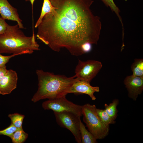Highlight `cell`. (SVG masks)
Listing matches in <instances>:
<instances>
[{"instance_id": "obj_3", "label": "cell", "mask_w": 143, "mask_h": 143, "mask_svg": "<svg viewBox=\"0 0 143 143\" xmlns=\"http://www.w3.org/2000/svg\"><path fill=\"white\" fill-rule=\"evenodd\" d=\"M40 50L35 35L26 36L17 24H8L5 32L0 34V54H31Z\"/></svg>"}, {"instance_id": "obj_18", "label": "cell", "mask_w": 143, "mask_h": 143, "mask_svg": "<svg viewBox=\"0 0 143 143\" xmlns=\"http://www.w3.org/2000/svg\"><path fill=\"white\" fill-rule=\"evenodd\" d=\"M8 117L10 119L11 124L18 129L22 128L23 120L25 117L24 115L18 113L10 114Z\"/></svg>"}, {"instance_id": "obj_5", "label": "cell", "mask_w": 143, "mask_h": 143, "mask_svg": "<svg viewBox=\"0 0 143 143\" xmlns=\"http://www.w3.org/2000/svg\"><path fill=\"white\" fill-rule=\"evenodd\" d=\"M82 106L68 100L66 97L48 99L42 104L45 110H51L56 112H70L80 117L82 116Z\"/></svg>"}, {"instance_id": "obj_14", "label": "cell", "mask_w": 143, "mask_h": 143, "mask_svg": "<svg viewBox=\"0 0 143 143\" xmlns=\"http://www.w3.org/2000/svg\"><path fill=\"white\" fill-rule=\"evenodd\" d=\"M119 103V100L116 99H114L109 105L106 104L104 105V110L114 120H115L117 117L118 110L117 107Z\"/></svg>"}, {"instance_id": "obj_23", "label": "cell", "mask_w": 143, "mask_h": 143, "mask_svg": "<svg viewBox=\"0 0 143 143\" xmlns=\"http://www.w3.org/2000/svg\"><path fill=\"white\" fill-rule=\"evenodd\" d=\"M7 71L6 65L0 66V81L4 77Z\"/></svg>"}, {"instance_id": "obj_10", "label": "cell", "mask_w": 143, "mask_h": 143, "mask_svg": "<svg viewBox=\"0 0 143 143\" xmlns=\"http://www.w3.org/2000/svg\"><path fill=\"white\" fill-rule=\"evenodd\" d=\"M0 14L4 19L16 21L20 28H24L17 9L12 6L7 0H0Z\"/></svg>"}, {"instance_id": "obj_21", "label": "cell", "mask_w": 143, "mask_h": 143, "mask_svg": "<svg viewBox=\"0 0 143 143\" xmlns=\"http://www.w3.org/2000/svg\"><path fill=\"white\" fill-rule=\"evenodd\" d=\"M16 55H17L12 54L10 55L5 56L2 55L0 53V66L5 65L11 58Z\"/></svg>"}, {"instance_id": "obj_20", "label": "cell", "mask_w": 143, "mask_h": 143, "mask_svg": "<svg viewBox=\"0 0 143 143\" xmlns=\"http://www.w3.org/2000/svg\"><path fill=\"white\" fill-rule=\"evenodd\" d=\"M18 129L11 123L7 127L0 130V135L6 136L10 137L13 133Z\"/></svg>"}, {"instance_id": "obj_2", "label": "cell", "mask_w": 143, "mask_h": 143, "mask_svg": "<svg viewBox=\"0 0 143 143\" xmlns=\"http://www.w3.org/2000/svg\"><path fill=\"white\" fill-rule=\"evenodd\" d=\"M36 73L38 87L32 99L34 102L43 99L66 97L72 84L77 79L75 75L68 77L45 72L42 70H37Z\"/></svg>"}, {"instance_id": "obj_11", "label": "cell", "mask_w": 143, "mask_h": 143, "mask_svg": "<svg viewBox=\"0 0 143 143\" xmlns=\"http://www.w3.org/2000/svg\"><path fill=\"white\" fill-rule=\"evenodd\" d=\"M18 80L16 72L12 69L7 71L0 81V94H10L17 87Z\"/></svg>"}, {"instance_id": "obj_19", "label": "cell", "mask_w": 143, "mask_h": 143, "mask_svg": "<svg viewBox=\"0 0 143 143\" xmlns=\"http://www.w3.org/2000/svg\"><path fill=\"white\" fill-rule=\"evenodd\" d=\"M101 0L106 6L109 7L112 12L115 13L121 22L122 25L123 26V24L122 19L119 14L120 12V10L115 4L113 0Z\"/></svg>"}, {"instance_id": "obj_1", "label": "cell", "mask_w": 143, "mask_h": 143, "mask_svg": "<svg viewBox=\"0 0 143 143\" xmlns=\"http://www.w3.org/2000/svg\"><path fill=\"white\" fill-rule=\"evenodd\" d=\"M54 7L38 26L36 37L52 50L66 48L71 55L84 54L85 43L97 44L101 28L90 7L92 0H50Z\"/></svg>"}, {"instance_id": "obj_13", "label": "cell", "mask_w": 143, "mask_h": 143, "mask_svg": "<svg viewBox=\"0 0 143 143\" xmlns=\"http://www.w3.org/2000/svg\"><path fill=\"white\" fill-rule=\"evenodd\" d=\"M132 75L136 77H143V59H136L131 66Z\"/></svg>"}, {"instance_id": "obj_22", "label": "cell", "mask_w": 143, "mask_h": 143, "mask_svg": "<svg viewBox=\"0 0 143 143\" xmlns=\"http://www.w3.org/2000/svg\"><path fill=\"white\" fill-rule=\"evenodd\" d=\"M5 20L0 16V34L5 32L8 25Z\"/></svg>"}, {"instance_id": "obj_16", "label": "cell", "mask_w": 143, "mask_h": 143, "mask_svg": "<svg viewBox=\"0 0 143 143\" xmlns=\"http://www.w3.org/2000/svg\"><path fill=\"white\" fill-rule=\"evenodd\" d=\"M28 134L25 132L23 128L19 129L15 132L11 136L12 143H23L27 138Z\"/></svg>"}, {"instance_id": "obj_17", "label": "cell", "mask_w": 143, "mask_h": 143, "mask_svg": "<svg viewBox=\"0 0 143 143\" xmlns=\"http://www.w3.org/2000/svg\"><path fill=\"white\" fill-rule=\"evenodd\" d=\"M98 115L102 122L106 126L109 127V125L115 123L113 120L104 109L96 108Z\"/></svg>"}, {"instance_id": "obj_9", "label": "cell", "mask_w": 143, "mask_h": 143, "mask_svg": "<svg viewBox=\"0 0 143 143\" xmlns=\"http://www.w3.org/2000/svg\"><path fill=\"white\" fill-rule=\"evenodd\" d=\"M100 91L99 87L91 86L88 82L77 79L72 84L68 93H73L75 95L86 94L88 95L92 100L96 99L94 95L95 92Z\"/></svg>"}, {"instance_id": "obj_12", "label": "cell", "mask_w": 143, "mask_h": 143, "mask_svg": "<svg viewBox=\"0 0 143 143\" xmlns=\"http://www.w3.org/2000/svg\"><path fill=\"white\" fill-rule=\"evenodd\" d=\"M79 131L81 143H96L97 140L94 136L86 127L82 122L79 120Z\"/></svg>"}, {"instance_id": "obj_6", "label": "cell", "mask_w": 143, "mask_h": 143, "mask_svg": "<svg viewBox=\"0 0 143 143\" xmlns=\"http://www.w3.org/2000/svg\"><path fill=\"white\" fill-rule=\"evenodd\" d=\"M56 122L61 127L69 130L78 143H81L79 131L81 117L70 112H54Z\"/></svg>"}, {"instance_id": "obj_4", "label": "cell", "mask_w": 143, "mask_h": 143, "mask_svg": "<svg viewBox=\"0 0 143 143\" xmlns=\"http://www.w3.org/2000/svg\"><path fill=\"white\" fill-rule=\"evenodd\" d=\"M96 108L95 105L86 104L82 105V113L88 130L97 139H101L108 134L109 127L102 122L97 113Z\"/></svg>"}, {"instance_id": "obj_15", "label": "cell", "mask_w": 143, "mask_h": 143, "mask_svg": "<svg viewBox=\"0 0 143 143\" xmlns=\"http://www.w3.org/2000/svg\"><path fill=\"white\" fill-rule=\"evenodd\" d=\"M54 9V7L52 5L50 0H43L41 14L35 24V27L37 28L44 16L47 13L53 11Z\"/></svg>"}, {"instance_id": "obj_7", "label": "cell", "mask_w": 143, "mask_h": 143, "mask_svg": "<svg viewBox=\"0 0 143 143\" xmlns=\"http://www.w3.org/2000/svg\"><path fill=\"white\" fill-rule=\"evenodd\" d=\"M102 67L101 63L98 61L89 60L83 61L79 60L75 69V75L78 80L90 83Z\"/></svg>"}, {"instance_id": "obj_24", "label": "cell", "mask_w": 143, "mask_h": 143, "mask_svg": "<svg viewBox=\"0 0 143 143\" xmlns=\"http://www.w3.org/2000/svg\"><path fill=\"white\" fill-rule=\"evenodd\" d=\"M35 0H26V1H30L32 6H33L34 2Z\"/></svg>"}, {"instance_id": "obj_8", "label": "cell", "mask_w": 143, "mask_h": 143, "mask_svg": "<svg viewBox=\"0 0 143 143\" xmlns=\"http://www.w3.org/2000/svg\"><path fill=\"white\" fill-rule=\"evenodd\" d=\"M123 82L129 97L136 101L143 91V77L128 75L125 78Z\"/></svg>"}]
</instances>
